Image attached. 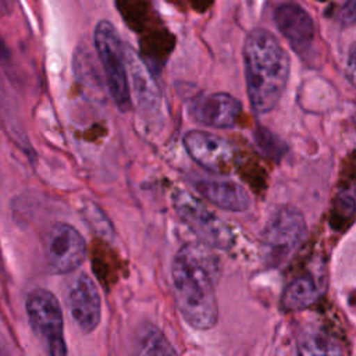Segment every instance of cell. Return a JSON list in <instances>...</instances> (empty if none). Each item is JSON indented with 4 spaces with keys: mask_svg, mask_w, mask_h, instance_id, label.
<instances>
[{
    "mask_svg": "<svg viewBox=\"0 0 356 356\" xmlns=\"http://www.w3.org/2000/svg\"><path fill=\"white\" fill-rule=\"evenodd\" d=\"M220 261L210 246L202 242L185 243L171 264L172 293L181 316L196 330H210L218 318L216 285Z\"/></svg>",
    "mask_w": 356,
    "mask_h": 356,
    "instance_id": "cell-1",
    "label": "cell"
},
{
    "mask_svg": "<svg viewBox=\"0 0 356 356\" xmlns=\"http://www.w3.org/2000/svg\"><path fill=\"white\" fill-rule=\"evenodd\" d=\"M243 61L252 108L266 114L284 95L291 70L289 56L270 31L256 28L245 39Z\"/></svg>",
    "mask_w": 356,
    "mask_h": 356,
    "instance_id": "cell-2",
    "label": "cell"
},
{
    "mask_svg": "<svg viewBox=\"0 0 356 356\" xmlns=\"http://www.w3.org/2000/svg\"><path fill=\"white\" fill-rule=\"evenodd\" d=\"M93 43L102 63L108 93L120 111L131 108V90L125 47L115 26L108 21L97 22L93 32Z\"/></svg>",
    "mask_w": 356,
    "mask_h": 356,
    "instance_id": "cell-3",
    "label": "cell"
},
{
    "mask_svg": "<svg viewBox=\"0 0 356 356\" xmlns=\"http://www.w3.org/2000/svg\"><path fill=\"white\" fill-rule=\"evenodd\" d=\"M303 214L289 206L275 210L261 232V256L264 263L277 268L285 264L306 238Z\"/></svg>",
    "mask_w": 356,
    "mask_h": 356,
    "instance_id": "cell-4",
    "label": "cell"
},
{
    "mask_svg": "<svg viewBox=\"0 0 356 356\" xmlns=\"http://www.w3.org/2000/svg\"><path fill=\"white\" fill-rule=\"evenodd\" d=\"M29 325L51 356L67 355L64 318L58 299L47 289H33L25 302Z\"/></svg>",
    "mask_w": 356,
    "mask_h": 356,
    "instance_id": "cell-5",
    "label": "cell"
},
{
    "mask_svg": "<svg viewBox=\"0 0 356 356\" xmlns=\"http://www.w3.org/2000/svg\"><path fill=\"white\" fill-rule=\"evenodd\" d=\"M172 206L177 216L197 236L199 242L220 250H228L234 246L232 229L191 193L177 191L172 195Z\"/></svg>",
    "mask_w": 356,
    "mask_h": 356,
    "instance_id": "cell-6",
    "label": "cell"
},
{
    "mask_svg": "<svg viewBox=\"0 0 356 356\" xmlns=\"http://www.w3.org/2000/svg\"><path fill=\"white\" fill-rule=\"evenodd\" d=\"M44 263L53 274L75 271L86 259V242L70 224L51 225L42 242Z\"/></svg>",
    "mask_w": 356,
    "mask_h": 356,
    "instance_id": "cell-7",
    "label": "cell"
},
{
    "mask_svg": "<svg viewBox=\"0 0 356 356\" xmlns=\"http://www.w3.org/2000/svg\"><path fill=\"white\" fill-rule=\"evenodd\" d=\"M184 146L192 160L211 172L227 174L234 167V149L221 136L203 131H189L184 136Z\"/></svg>",
    "mask_w": 356,
    "mask_h": 356,
    "instance_id": "cell-8",
    "label": "cell"
},
{
    "mask_svg": "<svg viewBox=\"0 0 356 356\" xmlns=\"http://www.w3.org/2000/svg\"><path fill=\"white\" fill-rule=\"evenodd\" d=\"M67 306L74 323L82 332H92L100 323L102 302L93 280L86 274H78L70 284Z\"/></svg>",
    "mask_w": 356,
    "mask_h": 356,
    "instance_id": "cell-9",
    "label": "cell"
},
{
    "mask_svg": "<svg viewBox=\"0 0 356 356\" xmlns=\"http://www.w3.org/2000/svg\"><path fill=\"white\" fill-rule=\"evenodd\" d=\"M189 110L192 117L200 124L213 128H231L241 115L242 104L236 97L217 92L196 97Z\"/></svg>",
    "mask_w": 356,
    "mask_h": 356,
    "instance_id": "cell-10",
    "label": "cell"
},
{
    "mask_svg": "<svg viewBox=\"0 0 356 356\" xmlns=\"http://www.w3.org/2000/svg\"><path fill=\"white\" fill-rule=\"evenodd\" d=\"M274 22L288 43L298 51L306 50L314 39V22L300 6L282 4L277 7Z\"/></svg>",
    "mask_w": 356,
    "mask_h": 356,
    "instance_id": "cell-11",
    "label": "cell"
},
{
    "mask_svg": "<svg viewBox=\"0 0 356 356\" xmlns=\"http://www.w3.org/2000/svg\"><path fill=\"white\" fill-rule=\"evenodd\" d=\"M196 191L214 206L228 211L242 213L252 206L246 189L232 181H200L196 184Z\"/></svg>",
    "mask_w": 356,
    "mask_h": 356,
    "instance_id": "cell-12",
    "label": "cell"
},
{
    "mask_svg": "<svg viewBox=\"0 0 356 356\" xmlns=\"http://www.w3.org/2000/svg\"><path fill=\"white\" fill-rule=\"evenodd\" d=\"M320 298V286L317 281L309 275L293 278L284 289L281 305L288 312L303 310Z\"/></svg>",
    "mask_w": 356,
    "mask_h": 356,
    "instance_id": "cell-13",
    "label": "cell"
},
{
    "mask_svg": "<svg viewBox=\"0 0 356 356\" xmlns=\"http://www.w3.org/2000/svg\"><path fill=\"white\" fill-rule=\"evenodd\" d=\"M125 57H127L128 72L132 76V83L135 86V92L138 97L143 104L146 103V106L156 104L159 97V90L146 65L136 56V53L129 47H125Z\"/></svg>",
    "mask_w": 356,
    "mask_h": 356,
    "instance_id": "cell-14",
    "label": "cell"
},
{
    "mask_svg": "<svg viewBox=\"0 0 356 356\" xmlns=\"http://www.w3.org/2000/svg\"><path fill=\"white\" fill-rule=\"evenodd\" d=\"M298 353L302 355H338L342 353L339 343L327 332L313 328L306 330L298 342Z\"/></svg>",
    "mask_w": 356,
    "mask_h": 356,
    "instance_id": "cell-15",
    "label": "cell"
},
{
    "mask_svg": "<svg viewBox=\"0 0 356 356\" xmlns=\"http://www.w3.org/2000/svg\"><path fill=\"white\" fill-rule=\"evenodd\" d=\"M139 355H175V349L171 346L164 334L154 325H145L136 341Z\"/></svg>",
    "mask_w": 356,
    "mask_h": 356,
    "instance_id": "cell-16",
    "label": "cell"
},
{
    "mask_svg": "<svg viewBox=\"0 0 356 356\" xmlns=\"http://www.w3.org/2000/svg\"><path fill=\"white\" fill-rule=\"evenodd\" d=\"M338 17L343 25H356V0H346Z\"/></svg>",
    "mask_w": 356,
    "mask_h": 356,
    "instance_id": "cell-17",
    "label": "cell"
},
{
    "mask_svg": "<svg viewBox=\"0 0 356 356\" xmlns=\"http://www.w3.org/2000/svg\"><path fill=\"white\" fill-rule=\"evenodd\" d=\"M346 76H348V81L356 88V42L350 46V50L348 54Z\"/></svg>",
    "mask_w": 356,
    "mask_h": 356,
    "instance_id": "cell-18",
    "label": "cell"
},
{
    "mask_svg": "<svg viewBox=\"0 0 356 356\" xmlns=\"http://www.w3.org/2000/svg\"><path fill=\"white\" fill-rule=\"evenodd\" d=\"M8 56H10V51L6 46V43L3 42V39L0 38V60H6Z\"/></svg>",
    "mask_w": 356,
    "mask_h": 356,
    "instance_id": "cell-19",
    "label": "cell"
}]
</instances>
